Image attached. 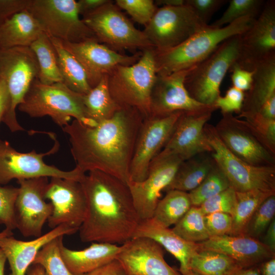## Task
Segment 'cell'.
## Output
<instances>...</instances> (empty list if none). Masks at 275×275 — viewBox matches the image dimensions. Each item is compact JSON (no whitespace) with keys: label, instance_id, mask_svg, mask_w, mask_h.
<instances>
[{"label":"cell","instance_id":"6da1fadb","mask_svg":"<svg viewBox=\"0 0 275 275\" xmlns=\"http://www.w3.org/2000/svg\"><path fill=\"white\" fill-rule=\"evenodd\" d=\"M145 118L136 109L121 107L95 127L76 120L62 128L69 136L71 154L84 173L98 170L126 184L137 138Z\"/></svg>","mask_w":275,"mask_h":275},{"label":"cell","instance_id":"7a4b0ae2","mask_svg":"<svg viewBox=\"0 0 275 275\" xmlns=\"http://www.w3.org/2000/svg\"><path fill=\"white\" fill-rule=\"evenodd\" d=\"M80 182L87 202L78 230L81 241L117 244L131 239L141 220L128 184L98 170L89 172Z\"/></svg>","mask_w":275,"mask_h":275},{"label":"cell","instance_id":"3957f363","mask_svg":"<svg viewBox=\"0 0 275 275\" xmlns=\"http://www.w3.org/2000/svg\"><path fill=\"white\" fill-rule=\"evenodd\" d=\"M256 18L244 16L221 28L208 24L173 48L161 51L153 49L156 74L168 75L195 67L223 41L244 33Z\"/></svg>","mask_w":275,"mask_h":275},{"label":"cell","instance_id":"277c9868","mask_svg":"<svg viewBox=\"0 0 275 275\" xmlns=\"http://www.w3.org/2000/svg\"><path fill=\"white\" fill-rule=\"evenodd\" d=\"M82 96L63 82L45 85L36 78L17 107L31 117L49 116L62 128L72 117L86 126L96 127L99 122L86 115Z\"/></svg>","mask_w":275,"mask_h":275},{"label":"cell","instance_id":"5b68a950","mask_svg":"<svg viewBox=\"0 0 275 275\" xmlns=\"http://www.w3.org/2000/svg\"><path fill=\"white\" fill-rule=\"evenodd\" d=\"M153 49L142 51L131 65H119L107 75L108 87L120 107L138 110L145 119L150 116L151 95L157 74Z\"/></svg>","mask_w":275,"mask_h":275},{"label":"cell","instance_id":"8992f818","mask_svg":"<svg viewBox=\"0 0 275 275\" xmlns=\"http://www.w3.org/2000/svg\"><path fill=\"white\" fill-rule=\"evenodd\" d=\"M240 35L223 41L210 56L189 70L184 85L195 100L206 105H214L221 96L223 79L238 58Z\"/></svg>","mask_w":275,"mask_h":275},{"label":"cell","instance_id":"52a82bcc","mask_svg":"<svg viewBox=\"0 0 275 275\" xmlns=\"http://www.w3.org/2000/svg\"><path fill=\"white\" fill-rule=\"evenodd\" d=\"M81 19L100 43L116 51L154 48L143 31L136 29L112 1Z\"/></svg>","mask_w":275,"mask_h":275},{"label":"cell","instance_id":"ba28073f","mask_svg":"<svg viewBox=\"0 0 275 275\" xmlns=\"http://www.w3.org/2000/svg\"><path fill=\"white\" fill-rule=\"evenodd\" d=\"M38 74L37 60L30 47L0 48V79L6 82L11 100L2 122L11 132L24 130L17 121L16 109Z\"/></svg>","mask_w":275,"mask_h":275},{"label":"cell","instance_id":"9c48e42d","mask_svg":"<svg viewBox=\"0 0 275 275\" xmlns=\"http://www.w3.org/2000/svg\"><path fill=\"white\" fill-rule=\"evenodd\" d=\"M204 132L213 157L235 191L275 192V167L255 166L237 157L226 147L213 125L206 124Z\"/></svg>","mask_w":275,"mask_h":275},{"label":"cell","instance_id":"30bf717a","mask_svg":"<svg viewBox=\"0 0 275 275\" xmlns=\"http://www.w3.org/2000/svg\"><path fill=\"white\" fill-rule=\"evenodd\" d=\"M49 37L77 43L97 40L80 15L74 0H32L28 10Z\"/></svg>","mask_w":275,"mask_h":275},{"label":"cell","instance_id":"8fae6325","mask_svg":"<svg viewBox=\"0 0 275 275\" xmlns=\"http://www.w3.org/2000/svg\"><path fill=\"white\" fill-rule=\"evenodd\" d=\"M208 24H204L186 4L158 7L143 31L154 49L173 48Z\"/></svg>","mask_w":275,"mask_h":275},{"label":"cell","instance_id":"7c38bea8","mask_svg":"<svg viewBox=\"0 0 275 275\" xmlns=\"http://www.w3.org/2000/svg\"><path fill=\"white\" fill-rule=\"evenodd\" d=\"M53 147L46 153L35 150L21 153L14 149L7 141L0 140V185L7 184L12 179H29L38 177H58L80 181L86 174L78 168L69 171H62L55 166L46 164L43 157L54 153L59 148L55 140Z\"/></svg>","mask_w":275,"mask_h":275},{"label":"cell","instance_id":"4fadbf2b","mask_svg":"<svg viewBox=\"0 0 275 275\" xmlns=\"http://www.w3.org/2000/svg\"><path fill=\"white\" fill-rule=\"evenodd\" d=\"M183 161L178 156L161 150L151 161L146 178L128 184L141 221L152 217L161 191L171 182Z\"/></svg>","mask_w":275,"mask_h":275},{"label":"cell","instance_id":"5bb4252c","mask_svg":"<svg viewBox=\"0 0 275 275\" xmlns=\"http://www.w3.org/2000/svg\"><path fill=\"white\" fill-rule=\"evenodd\" d=\"M275 58V1H266L251 26L240 35L238 58L240 68L252 71L259 65Z\"/></svg>","mask_w":275,"mask_h":275},{"label":"cell","instance_id":"9a60e30c","mask_svg":"<svg viewBox=\"0 0 275 275\" xmlns=\"http://www.w3.org/2000/svg\"><path fill=\"white\" fill-rule=\"evenodd\" d=\"M48 182V177H44L17 180L19 186L15 217L16 229L24 237L41 236L43 226L52 213V204L45 198Z\"/></svg>","mask_w":275,"mask_h":275},{"label":"cell","instance_id":"2e32d148","mask_svg":"<svg viewBox=\"0 0 275 275\" xmlns=\"http://www.w3.org/2000/svg\"><path fill=\"white\" fill-rule=\"evenodd\" d=\"M183 112L144 120L130 164V181L140 182L146 178L151 161L169 141Z\"/></svg>","mask_w":275,"mask_h":275},{"label":"cell","instance_id":"e0dca14e","mask_svg":"<svg viewBox=\"0 0 275 275\" xmlns=\"http://www.w3.org/2000/svg\"><path fill=\"white\" fill-rule=\"evenodd\" d=\"M52 211L47 222L53 229L65 225L78 231L87 214V202L81 182L73 179L52 177L45 189Z\"/></svg>","mask_w":275,"mask_h":275},{"label":"cell","instance_id":"ac0fdd59","mask_svg":"<svg viewBox=\"0 0 275 275\" xmlns=\"http://www.w3.org/2000/svg\"><path fill=\"white\" fill-rule=\"evenodd\" d=\"M217 109L214 105L183 112L169 141L161 150L176 155L183 161L202 153H212L204 126Z\"/></svg>","mask_w":275,"mask_h":275},{"label":"cell","instance_id":"d6986e66","mask_svg":"<svg viewBox=\"0 0 275 275\" xmlns=\"http://www.w3.org/2000/svg\"><path fill=\"white\" fill-rule=\"evenodd\" d=\"M63 46L71 53L84 68L91 88L119 65H131L140 58L142 52L127 55L116 51L97 40L72 43L61 41Z\"/></svg>","mask_w":275,"mask_h":275},{"label":"cell","instance_id":"ffe728a7","mask_svg":"<svg viewBox=\"0 0 275 275\" xmlns=\"http://www.w3.org/2000/svg\"><path fill=\"white\" fill-rule=\"evenodd\" d=\"M214 126L219 138L233 154L257 167H275V155L270 153L232 114H222Z\"/></svg>","mask_w":275,"mask_h":275},{"label":"cell","instance_id":"44dd1931","mask_svg":"<svg viewBox=\"0 0 275 275\" xmlns=\"http://www.w3.org/2000/svg\"><path fill=\"white\" fill-rule=\"evenodd\" d=\"M162 248L151 238L134 237L121 245L116 259L128 275H181L167 263Z\"/></svg>","mask_w":275,"mask_h":275},{"label":"cell","instance_id":"7402d4cb","mask_svg":"<svg viewBox=\"0 0 275 275\" xmlns=\"http://www.w3.org/2000/svg\"><path fill=\"white\" fill-rule=\"evenodd\" d=\"M190 69L168 75L157 74L151 92L150 117H164L176 112L194 111L208 106L195 100L185 88V78Z\"/></svg>","mask_w":275,"mask_h":275},{"label":"cell","instance_id":"603a6c76","mask_svg":"<svg viewBox=\"0 0 275 275\" xmlns=\"http://www.w3.org/2000/svg\"><path fill=\"white\" fill-rule=\"evenodd\" d=\"M198 244L201 249L215 251L227 255L242 267L257 266L275 257V253L261 240L245 235L211 236Z\"/></svg>","mask_w":275,"mask_h":275},{"label":"cell","instance_id":"cb8c5ba5","mask_svg":"<svg viewBox=\"0 0 275 275\" xmlns=\"http://www.w3.org/2000/svg\"><path fill=\"white\" fill-rule=\"evenodd\" d=\"M77 231L67 225H60L29 241L17 239L12 236L0 238V249L4 252L11 272L9 275H26L40 250L47 242L61 236L72 235Z\"/></svg>","mask_w":275,"mask_h":275},{"label":"cell","instance_id":"d4e9b609","mask_svg":"<svg viewBox=\"0 0 275 275\" xmlns=\"http://www.w3.org/2000/svg\"><path fill=\"white\" fill-rule=\"evenodd\" d=\"M139 237L155 240L173 255L180 263L179 271L182 275L190 270V260L199 249L198 243L183 239L172 229L160 226L151 218L141 221L132 238Z\"/></svg>","mask_w":275,"mask_h":275},{"label":"cell","instance_id":"484cf974","mask_svg":"<svg viewBox=\"0 0 275 275\" xmlns=\"http://www.w3.org/2000/svg\"><path fill=\"white\" fill-rule=\"evenodd\" d=\"M121 245L104 242H93L81 250L68 249L60 245L63 260L70 271L75 275L88 274L115 259Z\"/></svg>","mask_w":275,"mask_h":275},{"label":"cell","instance_id":"4316f807","mask_svg":"<svg viewBox=\"0 0 275 275\" xmlns=\"http://www.w3.org/2000/svg\"><path fill=\"white\" fill-rule=\"evenodd\" d=\"M42 32L32 14L22 11L0 24V48L30 47Z\"/></svg>","mask_w":275,"mask_h":275},{"label":"cell","instance_id":"83f0119b","mask_svg":"<svg viewBox=\"0 0 275 275\" xmlns=\"http://www.w3.org/2000/svg\"><path fill=\"white\" fill-rule=\"evenodd\" d=\"M273 97H275V58L259 65L254 70L253 81L250 89L244 92L240 113H258Z\"/></svg>","mask_w":275,"mask_h":275},{"label":"cell","instance_id":"f1b7e54d","mask_svg":"<svg viewBox=\"0 0 275 275\" xmlns=\"http://www.w3.org/2000/svg\"><path fill=\"white\" fill-rule=\"evenodd\" d=\"M216 163L212 153H202L182 161L164 191L190 192L203 181Z\"/></svg>","mask_w":275,"mask_h":275},{"label":"cell","instance_id":"f546056e","mask_svg":"<svg viewBox=\"0 0 275 275\" xmlns=\"http://www.w3.org/2000/svg\"><path fill=\"white\" fill-rule=\"evenodd\" d=\"M49 37L57 53L62 82L68 88L77 93L82 95L87 94L92 88L81 65L63 46L60 40Z\"/></svg>","mask_w":275,"mask_h":275},{"label":"cell","instance_id":"4dcf8cb0","mask_svg":"<svg viewBox=\"0 0 275 275\" xmlns=\"http://www.w3.org/2000/svg\"><path fill=\"white\" fill-rule=\"evenodd\" d=\"M191 206L188 193L170 190L159 201L151 218L159 226L169 228L177 223Z\"/></svg>","mask_w":275,"mask_h":275},{"label":"cell","instance_id":"1f68e13d","mask_svg":"<svg viewBox=\"0 0 275 275\" xmlns=\"http://www.w3.org/2000/svg\"><path fill=\"white\" fill-rule=\"evenodd\" d=\"M30 48L35 53L38 64L37 79L39 81L45 85L62 82L57 53L48 35L42 32Z\"/></svg>","mask_w":275,"mask_h":275},{"label":"cell","instance_id":"d6a6232c","mask_svg":"<svg viewBox=\"0 0 275 275\" xmlns=\"http://www.w3.org/2000/svg\"><path fill=\"white\" fill-rule=\"evenodd\" d=\"M275 192L261 190L236 191V202L233 214L231 232L232 236L244 235L247 226L261 203Z\"/></svg>","mask_w":275,"mask_h":275},{"label":"cell","instance_id":"836d02e7","mask_svg":"<svg viewBox=\"0 0 275 275\" xmlns=\"http://www.w3.org/2000/svg\"><path fill=\"white\" fill-rule=\"evenodd\" d=\"M82 99L87 117L99 123L112 118L121 108L110 94L107 75L103 77L89 92L83 95Z\"/></svg>","mask_w":275,"mask_h":275},{"label":"cell","instance_id":"e575fe53","mask_svg":"<svg viewBox=\"0 0 275 275\" xmlns=\"http://www.w3.org/2000/svg\"><path fill=\"white\" fill-rule=\"evenodd\" d=\"M189 267L202 275H228L242 267L222 253L199 247L190 260Z\"/></svg>","mask_w":275,"mask_h":275},{"label":"cell","instance_id":"d590c367","mask_svg":"<svg viewBox=\"0 0 275 275\" xmlns=\"http://www.w3.org/2000/svg\"><path fill=\"white\" fill-rule=\"evenodd\" d=\"M204 216L199 206H192L172 229L187 241L194 243L204 241L210 237L206 227Z\"/></svg>","mask_w":275,"mask_h":275},{"label":"cell","instance_id":"8d00e7d4","mask_svg":"<svg viewBox=\"0 0 275 275\" xmlns=\"http://www.w3.org/2000/svg\"><path fill=\"white\" fill-rule=\"evenodd\" d=\"M240 122L270 153L275 155V120L258 113H240Z\"/></svg>","mask_w":275,"mask_h":275},{"label":"cell","instance_id":"74e56055","mask_svg":"<svg viewBox=\"0 0 275 275\" xmlns=\"http://www.w3.org/2000/svg\"><path fill=\"white\" fill-rule=\"evenodd\" d=\"M63 237H58L46 243L33 262L32 264H39L43 268L45 275H75L68 269L61 255L60 248Z\"/></svg>","mask_w":275,"mask_h":275},{"label":"cell","instance_id":"f35d334b","mask_svg":"<svg viewBox=\"0 0 275 275\" xmlns=\"http://www.w3.org/2000/svg\"><path fill=\"white\" fill-rule=\"evenodd\" d=\"M229 187L230 185L227 177L216 163L203 181L188 193L192 206H200L207 199Z\"/></svg>","mask_w":275,"mask_h":275},{"label":"cell","instance_id":"ab89813d","mask_svg":"<svg viewBox=\"0 0 275 275\" xmlns=\"http://www.w3.org/2000/svg\"><path fill=\"white\" fill-rule=\"evenodd\" d=\"M266 1L230 0L229 6L222 15L213 23L212 26L221 28L231 24L241 17L251 16L257 17L260 14Z\"/></svg>","mask_w":275,"mask_h":275},{"label":"cell","instance_id":"60d3db41","mask_svg":"<svg viewBox=\"0 0 275 275\" xmlns=\"http://www.w3.org/2000/svg\"><path fill=\"white\" fill-rule=\"evenodd\" d=\"M275 194L265 200L252 216L244 235L259 239L274 218Z\"/></svg>","mask_w":275,"mask_h":275},{"label":"cell","instance_id":"b9f144b4","mask_svg":"<svg viewBox=\"0 0 275 275\" xmlns=\"http://www.w3.org/2000/svg\"><path fill=\"white\" fill-rule=\"evenodd\" d=\"M115 4L125 10L135 22L146 26L158 7L153 0H116Z\"/></svg>","mask_w":275,"mask_h":275},{"label":"cell","instance_id":"7bdbcfd3","mask_svg":"<svg viewBox=\"0 0 275 275\" xmlns=\"http://www.w3.org/2000/svg\"><path fill=\"white\" fill-rule=\"evenodd\" d=\"M18 193V187L0 185V225L12 231L16 229L14 208Z\"/></svg>","mask_w":275,"mask_h":275},{"label":"cell","instance_id":"ee69618b","mask_svg":"<svg viewBox=\"0 0 275 275\" xmlns=\"http://www.w3.org/2000/svg\"><path fill=\"white\" fill-rule=\"evenodd\" d=\"M236 191L231 187L204 202L199 207L204 215L215 212L233 213L236 205Z\"/></svg>","mask_w":275,"mask_h":275},{"label":"cell","instance_id":"f6af8a7d","mask_svg":"<svg viewBox=\"0 0 275 275\" xmlns=\"http://www.w3.org/2000/svg\"><path fill=\"white\" fill-rule=\"evenodd\" d=\"M244 99V92L233 86L226 91L224 96L221 95L215 101L214 105L221 109L222 114H239Z\"/></svg>","mask_w":275,"mask_h":275},{"label":"cell","instance_id":"bcb514c9","mask_svg":"<svg viewBox=\"0 0 275 275\" xmlns=\"http://www.w3.org/2000/svg\"><path fill=\"white\" fill-rule=\"evenodd\" d=\"M205 223L211 236L229 235L232 228V216L222 212L205 215Z\"/></svg>","mask_w":275,"mask_h":275},{"label":"cell","instance_id":"7dc6e473","mask_svg":"<svg viewBox=\"0 0 275 275\" xmlns=\"http://www.w3.org/2000/svg\"><path fill=\"white\" fill-rule=\"evenodd\" d=\"M185 2L193 8L202 22L208 24L214 14L228 3V0H185Z\"/></svg>","mask_w":275,"mask_h":275},{"label":"cell","instance_id":"c3c4849f","mask_svg":"<svg viewBox=\"0 0 275 275\" xmlns=\"http://www.w3.org/2000/svg\"><path fill=\"white\" fill-rule=\"evenodd\" d=\"M229 71L231 72L232 86L244 92L250 89L253 81L254 70H245L234 63Z\"/></svg>","mask_w":275,"mask_h":275},{"label":"cell","instance_id":"681fc988","mask_svg":"<svg viewBox=\"0 0 275 275\" xmlns=\"http://www.w3.org/2000/svg\"><path fill=\"white\" fill-rule=\"evenodd\" d=\"M32 0H0V24L13 15L28 10Z\"/></svg>","mask_w":275,"mask_h":275},{"label":"cell","instance_id":"f907efd6","mask_svg":"<svg viewBox=\"0 0 275 275\" xmlns=\"http://www.w3.org/2000/svg\"><path fill=\"white\" fill-rule=\"evenodd\" d=\"M87 275H128L120 262L115 259Z\"/></svg>","mask_w":275,"mask_h":275},{"label":"cell","instance_id":"816d5d0a","mask_svg":"<svg viewBox=\"0 0 275 275\" xmlns=\"http://www.w3.org/2000/svg\"><path fill=\"white\" fill-rule=\"evenodd\" d=\"M10 103V96L7 85L4 80L0 79V123L8 113Z\"/></svg>","mask_w":275,"mask_h":275},{"label":"cell","instance_id":"f5cc1de1","mask_svg":"<svg viewBox=\"0 0 275 275\" xmlns=\"http://www.w3.org/2000/svg\"><path fill=\"white\" fill-rule=\"evenodd\" d=\"M108 0H79L77 1L80 15L82 16L97 9Z\"/></svg>","mask_w":275,"mask_h":275},{"label":"cell","instance_id":"db71d44e","mask_svg":"<svg viewBox=\"0 0 275 275\" xmlns=\"http://www.w3.org/2000/svg\"><path fill=\"white\" fill-rule=\"evenodd\" d=\"M272 252L275 253V218L271 221L266 230L265 234L261 241Z\"/></svg>","mask_w":275,"mask_h":275},{"label":"cell","instance_id":"11a10c76","mask_svg":"<svg viewBox=\"0 0 275 275\" xmlns=\"http://www.w3.org/2000/svg\"><path fill=\"white\" fill-rule=\"evenodd\" d=\"M258 113L266 118L275 120V97L267 101Z\"/></svg>","mask_w":275,"mask_h":275},{"label":"cell","instance_id":"9f6ffc18","mask_svg":"<svg viewBox=\"0 0 275 275\" xmlns=\"http://www.w3.org/2000/svg\"><path fill=\"white\" fill-rule=\"evenodd\" d=\"M257 267L261 275H275V257L264 261Z\"/></svg>","mask_w":275,"mask_h":275},{"label":"cell","instance_id":"6f0895ef","mask_svg":"<svg viewBox=\"0 0 275 275\" xmlns=\"http://www.w3.org/2000/svg\"><path fill=\"white\" fill-rule=\"evenodd\" d=\"M228 275H261L257 266L250 267H239Z\"/></svg>","mask_w":275,"mask_h":275},{"label":"cell","instance_id":"680465c9","mask_svg":"<svg viewBox=\"0 0 275 275\" xmlns=\"http://www.w3.org/2000/svg\"><path fill=\"white\" fill-rule=\"evenodd\" d=\"M155 4L157 6H179L185 4V0H157Z\"/></svg>","mask_w":275,"mask_h":275},{"label":"cell","instance_id":"91938a15","mask_svg":"<svg viewBox=\"0 0 275 275\" xmlns=\"http://www.w3.org/2000/svg\"><path fill=\"white\" fill-rule=\"evenodd\" d=\"M26 275H45L44 270L40 265L32 264L29 268Z\"/></svg>","mask_w":275,"mask_h":275},{"label":"cell","instance_id":"94428289","mask_svg":"<svg viewBox=\"0 0 275 275\" xmlns=\"http://www.w3.org/2000/svg\"><path fill=\"white\" fill-rule=\"evenodd\" d=\"M6 261V255L3 250L0 249V275H4V268Z\"/></svg>","mask_w":275,"mask_h":275},{"label":"cell","instance_id":"6125c7cd","mask_svg":"<svg viewBox=\"0 0 275 275\" xmlns=\"http://www.w3.org/2000/svg\"><path fill=\"white\" fill-rule=\"evenodd\" d=\"M13 233L12 230L5 228V229L0 232V238L6 236H13Z\"/></svg>","mask_w":275,"mask_h":275},{"label":"cell","instance_id":"be15d7a7","mask_svg":"<svg viewBox=\"0 0 275 275\" xmlns=\"http://www.w3.org/2000/svg\"><path fill=\"white\" fill-rule=\"evenodd\" d=\"M186 275H202L200 273H199L198 272H196L195 271H194L191 270H190L187 274Z\"/></svg>","mask_w":275,"mask_h":275}]
</instances>
